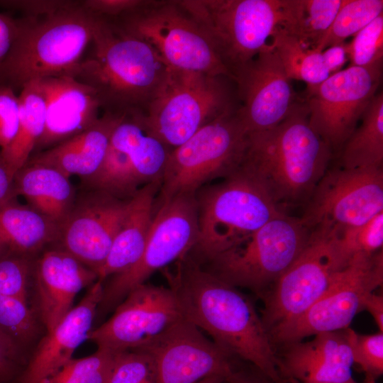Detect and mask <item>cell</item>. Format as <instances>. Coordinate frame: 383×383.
<instances>
[{"mask_svg": "<svg viewBox=\"0 0 383 383\" xmlns=\"http://www.w3.org/2000/svg\"><path fill=\"white\" fill-rule=\"evenodd\" d=\"M174 265L164 274L184 318L231 357L252 363L273 383H283L279 358L252 301L189 254Z\"/></svg>", "mask_w": 383, "mask_h": 383, "instance_id": "obj_1", "label": "cell"}, {"mask_svg": "<svg viewBox=\"0 0 383 383\" xmlns=\"http://www.w3.org/2000/svg\"><path fill=\"white\" fill-rule=\"evenodd\" d=\"M331 150L311 128L306 105L294 104L272 129L248 133L240 170L282 206L308 202L327 172Z\"/></svg>", "mask_w": 383, "mask_h": 383, "instance_id": "obj_2", "label": "cell"}, {"mask_svg": "<svg viewBox=\"0 0 383 383\" xmlns=\"http://www.w3.org/2000/svg\"><path fill=\"white\" fill-rule=\"evenodd\" d=\"M91 43L92 54L67 76L91 87L106 111L143 112L163 84L167 67L146 42L100 16Z\"/></svg>", "mask_w": 383, "mask_h": 383, "instance_id": "obj_3", "label": "cell"}, {"mask_svg": "<svg viewBox=\"0 0 383 383\" xmlns=\"http://www.w3.org/2000/svg\"><path fill=\"white\" fill-rule=\"evenodd\" d=\"M82 1L43 17L17 19V33L0 65V87L14 91L45 77L68 75L91 43L98 16Z\"/></svg>", "mask_w": 383, "mask_h": 383, "instance_id": "obj_4", "label": "cell"}, {"mask_svg": "<svg viewBox=\"0 0 383 383\" xmlns=\"http://www.w3.org/2000/svg\"><path fill=\"white\" fill-rule=\"evenodd\" d=\"M178 5L199 25L235 74L284 29L292 35L298 0H187Z\"/></svg>", "mask_w": 383, "mask_h": 383, "instance_id": "obj_5", "label": "cell"}, {"mask_svg": "<svg viewBox=\"0 0 383 383\" xmlns=\"http://www.w3.org/2000/svg\"><path fill=\"white\" fill-rule=\"evenodd\" d=\"M199 234L190 253L202 262L255 232L282 211L262 187L239 169L196 193Z\"/></svg>", "mask_w": 383, "mask_h": 383, "instance_id": "obj_6", "label": "cell"}, {"mask_svg": "<svg viewBox=\"0 0 383 383\" xmlns=\"http://www.w3.org/2000/svg\"><path fill=\"white\" fill-rule=\"evenodd\" d=\"M310 234L301 218L282 212L227 249L199 263L237 288L261 294L299 257Z\"/></svg>", "mask_w": 383, "mask_h": 383, "instance_id": "obj_7", "label": "cell"}, {"mask_svg": "<svg viewBox=\"0 0 383 383\" xmlns=\"http://www.w3.org/2000/svg\"><path fill=\"white\" fill-rule=\"evenodd\" d=\"M225 77L168 68L163 84L138 116L171 150L212 121L234 111Z\"/></svg>", "mask_w": 383, "mask_h": 383, "instance_id": "obj_8", "label": "cell"}, {"mask_svg": "<svg viewBox=\"0 0 383 383\" xmlns=\"http://www.w3.org/2000/svg\"><path fill=\"white\" fill-rule=\"evenodd\" d=\"M247 135L235 111L212 121L171 150L155 205L179 194H196L209 182L236 172Z\"/></svg>", "mask_w": 383, "mask_h": 383, "instance_id": "obj_9", "label": "cell"}, {"mask_svg": "<svg viewBox=\"0 0 383 383\" xmlns=\"http://www.w3.org/2000/svg\"><path fill=\"white\" fill-rule=\"evenodd\" d=\"M382 282V250L371 255H355L309 309L268 331L271 342L286 345L348 328L355 315L363 310L367 296Z\"/></svg>", "mask_w": 383, "mask_h": 383, "instance_id": "obj_10", "label": "cell"}, {"mask_svg": "<svg viewBox=\"0 0 383 383\" xmlns=\"http://www.w3.org/2000/svg\"><path fill=\"white\" fill-rule=\"evenodd\" d=\"M118 28L149 44L169 69L234 81L209 39L177 1L127 14Z\"/></svg>", "mask_w": 383, "mask_h": 383, "instance_id": "obj_11", "label": "cell"}, {"mask_svg": "<svg viewBox=\"0 0 383 383\" xmlns=\"http://www.w3.org/2000/svg\"><path fill=\"white\" fill-rule=\"evenodd\" d=\"M148 241L140 260L128 270L112 276L104 287L99 308L117 306L136 287L155 272L184 257L198 239L196 194H182L155 205Z\"/></svg>", "mask_w": 383, "mask_h": 383, "instance_id": "obj_12", "label": "cell"}, {"mask_svg": "<svg viewBox=\"0 0 383 383\" xmlns=\"http://www.w3.org/2000/svg\"><path fill=\"white\" fill-rule=\"evenodd\" d=\"M383 212L382 168L328 170L301 219L310 232L335 233Z\"/></svg>", "mask_w": 383, "mask_h": 383, "instance_id": "obj_13", "label": "cell"}, {"mask_svg": "<svg viewBox=\"0 0 383 383\" xmlns=\"http://www.w3.org/2000/svg\"><path fill=\"white\" fill-rule=\"evenodd\" d=\"M345 267L331 235L325 232H311L301 254L265 294L261 318L267 332L304 313Z\"/></svg>", "mask_w": 383, "mask_h": 383, "instance_id": "obj_14", "label": "cell"}, {"mask_svg": "<svg viewBox=\"0 0 383 383\" xmlns=\"http://www.w3.org/2000/svg\"><path fill=\"white\" fill-rule=\"evenodd\" d=\"M382 70L350 65L308 86L311 128L331 150L343 147L356 128L380 83Z\"/></svg>", "mask_w": 383, "mask_h": 383, "instance_id": "obj_15", "label": "cell"}, {"mask_svg": "<svg viewBox=\"0 0 383 383\" xmlns=\"http://www.w3.org/2000/svg\"><path fill=\"white\" fill-rule=\"evenodd\" d=\"M182 318L168 287L144 283L127 294L109 319L92 329L88 340L116 353L143 348Z\"/></svg>", "mask_w": 383, "mask_h": 383, "instance_id": "obj_16", "label": "cell"}, {"mask_svg": "<svg viewBox=\"0 0 383 383\" xmlns=\"http://www.w3.org/2000/svg\"><path fill=\"white\" fill-rule=\"evenodd\" d=\"M139 349L153 357L157 383H198L213 376L226 379L234 369L231 356L184 318Z\"/></svg>", "mask_w": 383, "mask_h": 383, "instance_id": "obj_17", "label": "cell"}, {"mask_svg": "<svg viewBox=\"0 0 383 383\" xmlns=\"http://www.w3.org/2000/svg\"><path fill=\"white\" fill-rule=\"evenodd\" d=\"M128 201L94 190L76 199L58 226L57 247L97 274L123 221Z\"/></svg>", "mask_w": 383, "mask_h": 383, "instance_id": "obj_18", "label": "cell"}, {"mask_svg": "<svg viewBox=\"0 0 383 383\" xmlns=\"http://www.w3.org/2000/svg\"><path fill=\"white\" fill-rule=\"evenodd\" d=\"M243 101L237 116L247 133L272 129L295 104L290 79L271 42L235 76Z\"/></svg>", "mask_w": 383, "mask_h": 383, "instance_id": "obj_19", "label": "cell"}, {"mask_svg": "<svg viewBox=\"0 0 383 383\" xmlns=\"http://www.w3.org/2000/svg\"><path fill=\"white\" fill-rule=\"evenodd\" d=\"M45 102V124L35 150L50 148L94 125L100 118L101 103L89 86L67 76L35 81Z\"/></svg>", "mask_w": 383, "mask_h": 383, "instance_id": "obj_20", "label": "cell"}, {"mask_svg": "<svg viewBox=\"0 0 383 383\" xmlns=\"http://www.w3.org/2000/svg\"><path fill=\"white\" fill-rule=\"evenodd\" d=\"M38 316L46 333L56 327L72 309L76 295L98 277L64 250L43 252L33 265Z\"/></svg>", "mask_w": 383, "mask_h": 383, "instance_id": "obj_21", "label": "cell"}, {"mask_svg": "<svg viewBox=\"0 0 383 383\" xmlns=\"http://www.w3.org/2000/svg\"><path fill=\"white\" fill-rule=\"evenodd\" d=\"M103 292L101 281L90 286L80 302L40 340L16 383H38L72 358L74 350L88 340L93 329Z\"/></svg>", "mask_w": 383, "mask_h": 383, "instance_id": "obj_22", "label": "cell"}, {"mask_svg": "<svg viewBox=\"0 0 383 383\" xmlns=\"http://www.w3.org/2000/svg\"><path fill=\"white\" fill-rule=\"evenodd\" d=\"M126 113L106 111L83 132L43 151L28 161L55 168L68 178L83 181L94 175L106 153L113 131Z\"/></svg>", "mask_w": 383, "mask_h": 383, "instance_id": "obj_23", "label": "cell"}, {"mask_svg": "<svg viewBox=\"0 0 383 383\" xmlns=\"http://www.w3.org/2000/svg\"><path fill=\"white\" fill-rule=\"evenodd\" d=\"M161 182L147 184L128 201L126 216L109 252L97 272L98 280L120 274L141 257L152 227Z\"/></svg>", "mask_w": 383, "mask_h": 383, "instance_id": "obj_24", "label": "cell"}, {"mask_svg": "<svg viewBox=\"0 0 383 383\" xmlns=\"http://www.w3.org/2000/svg\"><path fill=\"white\" fill-rule=\"evenodd\" d=\"M13 192L16 197L23 196L28 206L57 226L76 200L70 178L55 168L30 162L16 173Z\"/></svg>", "mask_w": 383, "mask_h": 383, "instance_id": "obj_25", "label": "cell"}, {"mask_svg": "<svg viewBox=\"0 0 383 383\" xmlns=\"http://www.w3.org/2000/svg\"><path fill=\"white\" fill-rule=\"evenodd\" d=\"M110 142L128 154L142 187L161 182L171 149L147 130L137 112L126 115Z\"/></svg>", "mask_w": 383, "mask_h": 383, "instance_id": "obj_26", "label": "cell"}, {"mask_svg": "<svg viewBox=\"0 0 383 383\" xmlns=\"http://www.w3.org/2000/svg\"><path fill=\"white\" fill-rule=\"evenodd\" d=\"M58 226L16 198L0 206V239L13 252L32 256L57 238Z\"/></svg>", "mask_w": 383, "mask_h": 383, "instance_id": "obj_27", "label": "cell"}, {"mask_svg": "<svg viewBox=\"0 0 383 383\" xmlns=\"http://www.w3.org/2000/svg\"><path fill=\"white\" fill-rule=\"evenodd\" d=\"M20 118L18 132L10 145L0 154L15 176L30 160L45 124V102L35 81L25 85L18 96Z\"/></svg>", "mask_w": 383, "mask_h": 383, "instance_id": "obj_28", "label": "cell"}, {"mask_svg": "<svg viewBox=\"0 0 383 383\" xmlns=\"http://www.w3.org/2000/svg\"><path fill=\"white\" fill-rule=\"evenodd\" d=\"M362 122L343 145L341 167L349 170L382 168L383 94L375 95Z\"/></svg>", "mask_w": 383, "mask_h": 383, "instance_id": "obj_29", "label": "cell"}, {"mask_svg": "<svg viewBox=\"0 0 383 383\" xmlns=\"http://www.w3.org/2000/svg\"><path fill=\"white\" fill-rule=\"evenodd\" d=\"M285 345L279 359L281 375L301 383H357L351 367L331 363L307 352L299 341Z\"/></svg>", "mask_w": 383, "mask_h": 383, "instance_id": "obj_30", "label": "cell"}, {"mask_svg": "<svg viewBox=\"0 0 383 383\" xmlns=\"http://www.w3.org/2000/svg\"><path fill=\"white\" fill-rule=\"evenodd\" d=\"M289 79L317 85L331 74L325 66L321 52L302 45L284 29L277 30L270 40Z\"/></svg>", "mask_w": 383, "mask_h": 383, "instance_id": "obj_31", "label": "cell"}, {"mask_svg": "<svg viewBox=\"0 0 383 383\" xmlns=\"http://www.w3.org/2000/svg\"><path fill=\"white\" fill-rule=\"evenodd\" d=\"M382 13V0H343L333 24L315 50L322 52L344 43Z\"/></svg>", "mask_w": 383, "mask_h": 383, "instance_id": "obj_32", "label": "cell"}, {"mask_svg": "<svg viewBox=\"0 0 383 383\" xmlns=\"http://www.w3.org/2000/svg\"><path fill=\"white\" fill-rule=\"evenodd\" d=\"M343 0H299L294 36L302 45L316 49L326 34Z\"/></svg>", "mask_w": 383, "mask_h": 383, "instance_id": "obj_33", "label": "cell"}, {"mask_svg": "<svg viewBox=\"0 0 383 383\" xmlns=\"http://www.w3.org/2000/svg\"><path fill=\"white\" fill-rule=\"evenodd\" d=\"M39 321L28 300L0 296V330L28 355V348L39 337Z\"/></svg>", "mask_w": 383, "mask_h": 383, "instance_id": "obj_34", "label": "cell"}, {"mask_svg": "<svg viewBox=\"0 0 383 383\" xmlns=\"http://www.w3.org/2000/svg\"><path fill=\"white\" fill-rule=\"evenodd\" d=\"M116 355L98 348L91 355L72 358L38 383H107Z\"/></svg>", "mask_w": 383, "mask_h": 383, "instance_id": "obj_35", "label": "cell"}, {"mask_svg": "<svg viewBox=\"0 0 383 383\" xmlns=\"http://www.w3.org/2000/svg\"><path fill=\"white\" fill-rule=\"evenodd\" d=\"M328 233L340 260L347 266L356 255H371L382 250L383 212L362 224Z\"/></svg>", "mask_w": 383, "mask_h": 383, "instance_id": "obj_36", "label": "cell"}, {"mask_svg": "<svg viewBox=\"0 0 383 383\" xmlns=\"http://www.w3.org/2000/svg\"><path fill=\"white\" fill-rule=\"evenodd\" d=\"M348 43L350 65L382 70L383 59V13L353 35Z\"/></svg>", "mask_w": 383, "mask_h": 383, "instance_id": "obj_37", "label": "cell"}, {"mask_svg": "<svg viewBox=\"0 0 383 383\" xmlns=\"http://www.w3.org/2000/svg\"><path fill=\"white\" fill-rule=\"evenodd\" d=\"M107 383H157L153 357L144 349L117 353Z\"/></svg>", "mask_w": 383, "mask_h": 383, "instance_id": "obj_38", "label": "cell"}, {"mask_svg": "<svg viewBox=\"0 0 383 383\" xmlns=\"http://www.w3.org/2000/svg\"><path fill=\"white\" fill-rule=\"evenodd\" d=\"M31 256L8 250L0 257V296L28 300Z\"/></svg>", "mask_w": 383, "mask_h": 383, "instance_id": "obj_39", "label": "cell"}, {"mask_svg": "<svg viewBox=\"0 0 383 383\" xmlns=\"http://www.w3.org/2000/svg\"><path fill=\"white\" fill-rule=\"evenodd\" d=\"M299 342L307 352L324 360L348 367L353 365L349 328L319 333L311 341Z\"/></svg>", "mask_w": 383, "mask_h": 383, "instance_id": "obj_40", "label": "cell"}, {"mask_svg": "<svg viewBox=\"0 0 383 383\" xmlns=\"http://www.w3.org/2000/svg\"><path fill=\"white\" fill-rule=\"evenodd\" d=\"M353 364L374 379L383 373V333L360 335L349 328Z\"/></svg>", "mask_w": 383, "mask_h": 383, "instance_id": "obj_41", "label": "cell"}, {"mask_svg": "<svg viewBox=\"0 0 383 383\" xmlns=\"http://www.w3.org/2000/svg\"><path fill=\"white\" fill-rule=\"evenodd\" d=\"M29 355L0 330V383H16Z\"/></svg>", "mask_w": 383, "mask_h": 383, "instance_id": "obj_42", "label": "cell"}, {"mask_svg": "<svg viewBox=\"0 0 383 383\" xmlns=\"http://www.w3.org/2000/svg\"><path fill=\"white\" fill-rule=\"evenodd\" d=\"M20 104L18 96L9 87H0V148H8L18 129Z\"/></svg>", "mask_w": 383, "mask_h": 383, "instance_id": "obj_43", "label": "cell"}, {"mask_svg": "<svg viewBox=\"0 0 383 383\" xmlns=\"http://www.w3.org/2000/svg\"><path fill=\"white\" fill-rule=\"evenodd\" d=\"M82 6L92 14L105 18L129 14L152 4L151 1L141 0H86L82 1Z\"/></svg>", "mask_w": 383, "mask_h": 383, "instance_id": "obj_44", "label": "cell"}, {"mask_svg": "<svg viewBox=\"0 0 383 383\" xmlns=\"http://www.w3.org/2000/svg\"><path fill=\"white\" fill-rule=\"evenodd\" d=\"M79 1H0V6L22 11L25 16L43 17L73 6Z\"/></svg>", "mask_w": 383, "mask_h": 383, "instance_id": "obj_45", "label": "cell"}, {"mask_svg": "<svg viewBox=\"0 0 383 383\" xmlns=\"http://www.w3.org/2000/svg\"><path fill=\"white\" fill-rule=\"evenodd\" d=\"M322 57L330 74H334L343 70V67L349 60L348 52V43H342L331 45L322 52Z\"/></svg>", "mask_w": 383, "mask_h": 383, "instance_id": "obj_46", "label": "cell"}, {"mask_svg": "<svg viewBox=\"0 0 383 383\" xmlns=\"http://www.w3.org/2000/svg\"><path fill=\"white\" fill-rule=\"evenodd\" d=\"M17 33V19L0 13V65L9 52Z\"/></svg>", "mask_w": 383, "mask_h": 383, "instance_id": "obj_47", "label": "cell"}, {"mask_svg": "<svg viewBox=\"0 0 383 383\" xmlns=\"http://www.w3.org/2000/svg\"><path fill=\"white\" fill-rule=\"evenodd\" d=\"M13 178L0 154V206L16 198L13 192Z\"/></svg>", "mask_w": 383, "mask_h": 383, "instance_id": "obj_48", "label": "cell"}, {"mask_svg": "<svg viewBox=\"0 0 383 383\" xmlns=\"http://www.w3.org/2000/svg\"><path fill=\"white\" fill-rule=\"evenodd\" d=\"M363 310H367L374 320L379 332L383 331V295L374 292L365 300Z\"/></svg>", "mask_w": 383, "mask_h": 383, "instance_id": "obj_49", "label": "cell"}, {"mask_svg": "<svg viewBox=\"0 0 383 383\" xmlns=\"http://www.w3.org/2000/svg\"><path fill=\"white\" fill-rule=\"evenodd\" d=\"M225 383H273L263 374L255 375L235 369L226 377Z\"/></svg>", "mask_w": 383, "mask_h": 383, "instance_id": "obj_50", "label": "cell"}, {"mask_svg": "<svg viewBox=\"0 0 383 383\" xmlns=\"http://www.w3.org/2000/svg\"><path fill=\"white\" fill-rule=\"evenodd\" d=\"M224 380L225 379L223 377H218V376H213V377H207L200 381L198 383H218Z\"/></svg>", "mask_w": 383, "mask_h": 383, "instance_id": "obj_51", "label": "cell"}, {"mask_svg": "<svg viewBox=\"0 0 383 383\" xmlns=\"http://www.w3.org/2000/svg\"><path fill=\"white\" fill-rule=\"evenodd\" d=\"M9 250L8 246L0 239V257Z\"/></svg>", "mask_w": 383, "mask_h": 383, "instance_id": "obj_52", "label": "cell"}, {"mask_svg": "<svg viewBox=\"0 0 383 383\" xmlns=\"http://www.w3.org/2000/svg\"><path fill=\"white\" fill-rule=\"evenodd\" d=\"M362 383H375V379L370 376L366 375L365 379Z\"/></svg>", "mask_w": 383, "mask_h": 383, "instance_id": "obj_53", "label": "cell"}, {"mask_svg": "<svg viewBox=\"0 0 383 383\" xmlns=\"http://www.w3.org/2000/svg\"><path fill=\"white\" fill-rule=\"evenodd\" d=\"M218 383H225V380L224 381H222V382H220Z\"/></svg>", "mask_w": 383, "mask_h": 383, "instance_id": "obj_54", "label": "cell"}]
</instances>
